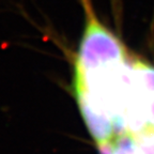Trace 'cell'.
Listing matches in <instances>:
<instances>
[{"mask_svg": "<svg viewBox=\"0 0 154 154\" xmlns=\"http://www.w3.org/2000/svg\"><path fill=\"white\" fill-rule=\"evenodd\" d=\"M85 27L73 61V71L92 72L115 66L126 61V49L97 18L90 0H82Z\"/></svg>", "mask_w": 154, "mask_h": 154, "instance_id": "cell-1", "label": "cell"}, {"mask_svg": "<svg viewBox=\"0 0 154 154\" xmlns=\"http://www.w3.org/2000/svg\"><path fill=\"white\" fill-rule=\"evenodd\" d=\"M132 70L135 82L141 91L147 93H154V66L136 60L132 63Z\"/></svg>", "mask_w": 154, "mask_h": 154, "instance_id": "cell-2", "label": "cell"}, {"mask_svg": "<svg viewBox=\"0 0 154 154\" xmlns=\"http://www.w3.org/2000/svg\"><path fill=\"white\" fill-rule=\"evenodd\" d=\"M112 150L113 154H143L134 135L128 132L117 135L112 143Z\"/></svg>", "mask_w": 154, "mask_h": 154, "instance_id": "cell-3", "label": "cell"}, {"mask_svg": "<svg viewBox=\"0 0 154 154\" xmlns=\"http://www.w3.org/2000/svg\"><path fill=\"white\" fill-rule=\"evenodd\" d=\"M142 94H143V104L148 126L149 128L154 130V93H147L142 91Z\"/></svg>", "mask_w": 154, "mask_h": 154, "instance_id": "cell-4", "label": "cell"}, {"mask_svg": "<svg viewBox=\"0 0 154 154\" xmlns=\"http://www.w3.org/2000/svg\"><path fill=\"white\" fill-rule=\"evenodd\" d=\"M134 137L138 143L147 144V146L151 147L152 149L154 150V130L153 128H148V130H146L144 132L136 135Z\"/></svg>", "mask_w": 154, "mask_h": 154, "instance_id": "cell-5", "label": "cell"}, {"mask_svg": "<svg viewBox=\"0 0 154 154\" xmlns=\"http://www.w3.org/2000/svg\"><path fill=\"white\" fill-rule=\"evenodd\" d=\"M137 143H138V142H137ZM138 146H139V148L141 149V151H142V153H143V154H154V150L152 149L151 147L147 146V144L138 143Z\"/></svg>", "mask_w": 154, "mask_h": 154, "instance_id": "cell-6", "label": "cell"}]
</instances>
